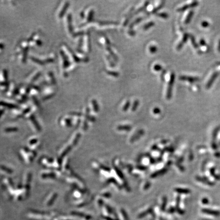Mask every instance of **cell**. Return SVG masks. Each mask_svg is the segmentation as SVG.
<instances>
[{
    "instance_id": "ffe728a7",
    "label": "cell",
    "mask_w": 220,
    "mask_h": 220,
    "mask_svg": "<svg viewBox=\"0 0 220 220\" xmlns=\"http://www.w3.org/2000/svg\"><path fill=\"white\" fill-rule=\"evenodd\" d=\"M166 171L165 170L164 171V170H162V171H160L158 173H154L153 175V177H156L158 175V174H162V173H164Z\"/></svg>"
},
{
    "instance_id": "52a82bcc",
    "label": "cell",
    "mask_w": 220,
    "mask_h": 220,
    "mask_svg": "<svg viewBox=\"0 0 220 220\" xmlns=\"http://www.w3.org/2000/svg\"><path fill=\"white\" fill-rule=\"evenodd\" d=\"M15 85L12 84L11 85H10V88H9V90H8L9 94H10V95H12V94L15 92Z\"/></svg>"
},
{
    "instance_id": "8fae6325",
    "label": "cell",
    "mask_w": 220,
    "mask_h": 220,
    "mask_svg": "<svg viewBox=\"0 0 220 220\" xmlns=\"http://www.w3.org/2000/svg\"><path fill=\"white\" fill-rule=\"evenodd\" d=\"M149 49V50L150 52L152 54L154 53L157 52V48L156 46H150Z\"/></svg>"
},
{
    "instance_id": "d6986e66",
    "label": "cell",
    "mask_w": 220,
    "mask_h": 220,
    "mask_svg": "<svg viewBox=\"0 0 220 220\" xmlns=\"http://www.w3.org/2000/svg\"><path fill=\"white\" fill-rule=\"evenodd\" d=\"M130 106V102L129 101H127V103L125 104V105L124 106L123 108V110L124 111H127V110L128 109V108H129V106Z\"/></svg>"
},
{
    "instance_id": "277c9868",
    "label": "cell",
    "mask_w": 220,
    "mask_h": 220,
    "mask_svg": "<svg viewBox=\"0 0 220 220\" xmlns=\"http://www.w3.org/2000/svg\"><path fill=\"white\" fill-rule=\"evenodd\" d=\"M143 134V131H141L139 132H137V134L136 135H137L134 136V137H132V141H135L136 140L138 139V138H139L140 137H141V136L142 135V134Z\"/></svg>"
},
{
    "instance_id": "3957f363",
    "label": "cell",
    "mask_w": 220,
    "mask_h": 220,
    "mask_svg": "<svg viewBox=\"0 0 220 220\" xmlns=\"http://www.w3.org/2000/svg\"><path fill=\"white\" fill-rule=\"evenodd\" d=\"M40 72L38 71H35L33 73H31L29 77L27 79V82L28 83H31L32 81H34L37 79L38 76H39Z\"/></svg>"
},
{
    "instance_id": "44dd1931",
    "label": "cell",
    "mask_w": 220,
    "mask_h": 220,
    "mask_svg": "<svg viewBox=\"0 0 220 220\" xmlns=\"http://www.w3.org/2000/svg\"><path fill=\"white\" fill-rule=\"evenodd\" d=\"M160 109H158V108H156L153 109V113H155V114H158L159 113H160Z\"/></svg>"
},
{
    "instance_id": "7a4b0ae2",
    "label": "cell",
    "mask_w": 220,
    "mask_h": 220,
    "mask_svg": "<svg viewBox=\"0 0 220 220\" xmlns=\"http://www.w3.org/2000/svg\"><path fill=\"white\" fill-rule=\"evenodd\" d=\"M68 4L66 2H64L63 4L60 5L58 7V9L57 10L56 16L58 18H60L62 15H63L64 12L65 11L66 8Z\"/></svg>"
},
{
    "instance_id": "30bf717a",
    "label": "cell",
    "mask_w": 220,
    "mask_h": 220,
    "mask_svg": "<svg viewBox=\"0 0 220 220\" xmlns=\"http://www.w3.org/2000/svg\"><path fill=\"white\" fill-rule=\"evenodd\" d=\"M107 74L112 75L113 76H119V73L115 71H107Z\"/></svg>"
},
{
    "instance_id": "e0dca14e",
    "label": "cell",
    "mask_w": 220,
    "mask_h": 220,
    "mask_svg": "<svg viewBox=\"0 0 220 220\" xmlns=\"http://www.w3.org/2000/svg\"><path fill=\"white\" fill-rule=\"evenodd\" d=\"M153 69L155 71H160L162 69V67L159 64H156L153 67Z\"/></svg>"
},
{
    "instance_id": "ac0fdd59",
    "label": "cell",
    "mask_w": 220,
    "mask_h": 220,
    "mask_svg": "<svg viewBox=\"0 0 220 220\" xmlns=\"http://www.w3.org/2000/svg\"><path fill=\"white\" fill-rule=\"evenodd\" d=\"M131 128V127H129V126H121V127H118V129L119 130H129Z\"/></svg>"
},
{
    "instance_id": "7c38bea8",
    "label": "cell",
    "mask_w": 220,
    "mask_h": 220,
    "mask_svg": "<svg viewBox=\"0 0 220 220\" xmlns=\"http://www.w3.org/2000/svg\"><path fill=\"white\" fill-rule=\"evenodd\" d=\"M203 212H204V213H207L209 214H213V215H219V213H218L217 212H214V211H211L209 210H204Z\"/></svg>"
},
{
    "instance_id": "ba28073f",
    "label": "cell",
    "mask_w": 220,
    "mask_h": 220,
    "mask_svg": "<svg viewBox=\"0 0 220 220\" xmlns=\"http://www.w3.org/2000/svg\"><path fill=\"white\" fill-rule=\"evenodd\" d=\"M157 16H158V17H161L162 18H163V19H167L168 17V15L167 13H159L157 14Z\"/></svg>"
},
{
    "instance_id": "9a60e30c",
    "label": "cell",
    "mask_w": 220,
    "mask_h": 220,
    "mask_svg": "<svg viewBox=\"0 0 220 220\" xmlns=\"http://www.w3.org/2000/svg\"><path fill=\"white\" fill-rule=\"evenodd\" d=\"M139 104V101H136L135 102H134V104H133V106H132V111H136V110L137 109V106H138Z\"/></svg>"
},
{
    "instance_id": "8992f818",
    "label": "cell",
    "mask_w": 220,
    "mask_h": 220,
    "mask_svg": "<svg viewBox=\"0 0 220 220\" xmlns=\"http://www.w3.org/2000/svg\"><path fill=\"white\" fill-rule=\"evenodd\" d=\"M94 11L93 10H91L90 11L89 15H88V17H87V21L88 22H91L93 19V16Z\"/></svg>"
},
{
    "instance_id": "9c48e42d",
    "label": "cell",
    "mask_w": 220,
    "mask_h": 220,
    "mask_svg": "<svg viewBox=\"0 0 220 220\" xmlns=\"http://www.w3.org/2000/svg\"><path fill=\"white\" fill-rule=\"evenodd\" d=\"M142 18H139V19H136L134 22H132V23L131 24L130 27L132 28L135 24H137L141 22V20H142Z\"/></svg>"
},
{
    "instance_id": "5b68a950",
    "label": "cell",
    "mask_w": 220,
    "mask_h": 220,
    "mask_svg": "<svg viewBox=\"0 0 220 220\" xmlns=\"http://www.w3.org/2000/svg\"><path fill=\"white\" fill-rule=\"evenodd\" d=\"M154 22H149L147 24H146L145 25H144L143 28H144V30H148V29H149V28H150L153 27V26H154Z\"/></svg>"
},
{
    "instance_id": "5bb4252c",
    "label": "cell",
    "mask_w": 220,
    "mask_h": 220,
    "mask_svg": "<svg viewBox=\"0 0 220 220\" xmlns=\"http://www.w3.org/2000/svg\"><path fill=\"white\" fill-rule=\"evenodd\" d=\"M106 49H107V50L110 52V53L111 54V56L113 57V58H114L115 60H117V57L115 55V54L113 53L112 50H111V48H109V47H107Z\"/></svg>"
},
{
    "instance_id": "4fadbf2b",
    "label": "cell",
    "mask_w": 220,
    "mask_h": 220,
    "mask_svg": "<svg viewBox=\"0 0 220 220\" xmlns=\"http://www.w3.org/2000/svg\"><path fill=\"white\" fill-rule=\"evenodd\" d=\"M92 104H93V105L94 108V110L96 112H97L98 111V106L97 104V101L95 100H93L92 101Z\"/></svg>"
},
{
    "instance_id": "2e32d148",
    "label": "cell",
    "mask_w": 220,
    "mask_h": 220,
    "mask_svg": "<svg viewBox=\"0 0 220 220\" xmlns=\"http://www.w3.org/2000/svg\"><path fill=\"white\" fill-rule=\"evenodd\" d=\"M164 2H163V3H162L161 4L159 5L158 7H157V8H155V9H154L153 10V11H152V13H155V12H157L158 10H160V9L161 8L164 6Z\"/></svg>"
},
{
    "instance_id": "6da1fadb",
    "label": "cell",
    "mask_w": 220,
    "mask_h": 220,
    "mask_svg": "<svg viewBox=\"0 0 220 220\" xmlns=\"http://www.w3.org/2000/svg\"><path fill=\"white\" fill-rule=\"evenodd\" d=\"M174 79H175V75L174 73H172L170 76V82L169 83L168 88L167 90V96H166L167 99H170L172 96V90L173 85L174 83Z\"/></svg>"
}]
</instances>
